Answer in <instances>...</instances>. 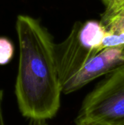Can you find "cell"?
Returning a JSON list of instances; mask_svg holds the SVG:
<instances>
[{
  "label": "cell",
  "mask_w": 124,
  "mask_h": 125,
  "mask_svg": "<svg viewBox=\"0 0 124 125\" xmlns=\"http://www.w3.org/2000/svg\"><path fill=\"white\" fill-rule=\"evenodd\" d=\"M122 57H123V59H124V48H123V51H122Z\"/></svg>",
  "instance_id": "10"
},
{
  "label": "cell",
  "mask_w": 124,
  "mask_h": 125,
  "mask_svg": "<svg viewBox=\"0 0 124 125\" xmlns=\"http://www.w3.org/2000/svg\"><path fill=\"white\" fill-rule=\"evenodd\" d=\"M80 22H76L67 37L56 45V62L61 86L100 52L91 48L80 39Z\"/></svg>",
  "instance_id": "3"
},
{
  "label": "cell",
  "mask_w": 124,
  "mask_h": 125,
  "mask_svg": "<svg viewBox=\"0 0 124 125\" xmlns=\"http://www.w3.org/2000/svg\"><path fill=\"white\" fill-rule=\"evenodd\" d=\"M48 125L47 124H45L43 122H34L33 123V125Z\"/></svg>",
  "instance_id": "9"
},
{
  "label": "cell",
  "mask_w": 124,
  "mask_h": 125,
  "mask_svg": "<svg viewBox=\"0 0 124 125\" xmlns=\"http://www.w3.org/2000/svg\"><path fill=\"white\" fill-rule=\"evenodd\" d=\"M123 48H107L100 51L80 71L61 86L62 93L67 94L77 91L98 77L124 66Z\"/></svg>",
  "instance_id": "4"
},
{
  "label": "cell",
  "mask_w": 124,
  "mask_h": 125,
  "mask_svg": "<svg viewBox=\"0 0 124 125\" xmlns=\"http://www.w3.org/2000/svg\"><path fill=\"white\" fill-rule=\"evenodd\" d=\"M104 6L101 22L105 26L124 10V0H100Z\"/></svg>",
  "instance_id": "5"
},
{
  "label": "cell",
  "mask_w": 124,
  "mask_h": 125,
  "mask_svg": "<svg viewBox=\"0 0 124 125\" xmlns=\"http://www.w3.org/2000/svg\"><path fill=\"white\" fill-rule=\"evenodd\" d=\"M14 45L10 40L0 37V65L9 63L14 55Z\"/></svg>",
  "instance_id": "6"
},
{
  "label": "cell",
  "mask_w": 124,
  "mask_h": 125,
  "mask_svg": "<svg viewBox=\"0 0 124 125\" xmlns=\"http://www.w3.org/2000/svg\"><path fill=\"white\" fill-rule=\"evenodd\" d=\"M85 98L77 125H124V65Z\"/></svg>",
  "instance_id": "2"
},
{
  "label": "cell",
  "mask_w": 124,
  "mask_h": 125,
  "mask_svg": "<svg viewBox=\"0 0 124 125\" xmlns=\"http://www.w3.org/2000/svg\"><path fill=\"white\" fill-rule=\"evenodd\" d=\"M2 102H3V91L0 89V125H5L3 111H2Z\"/></svg>",
  "instance_id": "8"
},
{
  "label": "cell",
  "mask_w": 124,
  "mask_h": 125,
  "mask_svg": "<svg viewBox=\"0 0 124 125\" xmlns=\"http://www.w3.org/2000/svg\"><path fill=\"white\" fill-rule=\"evenodd\" d=\"M105 27L110 34L119 35L124 34V10Z\"/></svg>",
  "instance_id": "7"
},
{
  "label": "cell",
  "mask_w": 124,
  "mask_h": 125,
  "mask_svg": "<svg viewBox=\"0 0 124 125\" xmlns=\"http://www.w3.org/2000/svg\"><path fill=\"white\" fill-rule=\"evenodd\" d=\"M19 45L15 92L21 114L34 122L54 117L61 105L56 43L39 20L19 15L15 23Z\"/></svg>",
  "instance_id": "1"
}]
</instances>
